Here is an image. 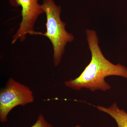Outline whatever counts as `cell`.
I'll return each instance as SVG.
<instances>
[{
  "instance_id": "7",
  "label": "cell",
  "mask_w": 127,
  "mask_h": 127,
  "mask_svg": "<svg viewBox=\"0 0 127 127\" xmlns=\"http://www.w3.org/2000/svg\"><path fill=\"white\" fill-rule=\"evenodd\" d=\"M80 127V126H79V125H77V126H76V127Z\"/></svg>"
},
{
  "instance_id": "5",
  "label": "cell",
  "mask_w": 127,
  "mask_h": 127,
  "mask_svg": "<svg viewBox=\"0 0 127 127\" xmlns=\"http://www.w3.org/2000/svg\"><path fill=\"white\" fill-rule=\"evenodd\" d=\"M99 111L109 114L114 119L118 127H127V113L120 109L116 103L108 108L98 106L96 107Z\"/></svg>"
},
{
  "instance_id": "1",
  "label": "cell",
  "mask_w": 127,
  "mask_h": 127,
  "mask_svg": "<svg viewBox=\"0 0 127 127\" xmlns=\"http://www.w3.org/2000/svg\"><path fill=\"white\" fill-rule=\"evenodd\" d=\"M86 32L92 55L91 62L78 77L65 82V85L77 91L82 88L88 89L92 92L98 90L108 91L111 87L105 81V78L117 76L127 78V68L119 64H113L104 57L99 46V39L95 31L88 29Z\"/></svg>"
},
{
  "instance_id": "2",
  "label": "cell",
  "mask_w": 127,
  "mask_h": 127,
  "mask_svg": "<svg viewBox=\"0 0 127 127\" xmlns=\"http://www.w3.org/2000/svg\"><path fill=\"white\" fill-rule=\"evenodd\" d=\"M46 16V32L42 35L48 38L53 48L54 65L57 66L61 61L65 47L73 41L74 37L65 30L66 23L61 19V7L57 5L53 0H43L41 5Z\"/></svg>"
},
{
  "instance_id": "6",
  "label": "cell",
  "mask_w": 127,
  "mask_h": 127,
  "mask_svg": "<svg viewBox=\"0 0 127 127\" xmlns=\"http://www.w3.org/2000/svg\"><path fill=\"white\" fill-rule=\"evenodd\" d=\"M30 127H53L51 124L46 120L42 114H40L36 122Z\"/></svg>"
},
{
  "instance_id": "3",
  "label": "cell",
  "mask_w": 127,
  "mask_h": 127,
  "mask_svg": "<svg viewBox=\"0 0 127 127\" xmlns=\"http://www.w3.org/2000/svg\"><path fill=\"white\" fill-rule=\"evenodd\" d=\"M34 99L33 92L30 88L10 78L0 92L1 122L7 121L8 114L14 108L31 103Z\"/></svg>"
},
{
  "instance_id": "4",
  "label": "cell",
  "mask_w": 127,
  "mask_h": 127,
  "mask_svg": "<svg viewBox=\"0 0 127 127\" xmlns=\"http://www.w3.org/2000/svg\"><path fill=\"white\" fill-rule=\"evenodd\" d=\"M12 5L15 6H21L22 8V20L16 34L12 38V43H15L18 40L23 41L27 34L42 35V32L35 31L34 23L41 14L44 13L38 0H10Z\"/></svg>"
}]
</instances>
